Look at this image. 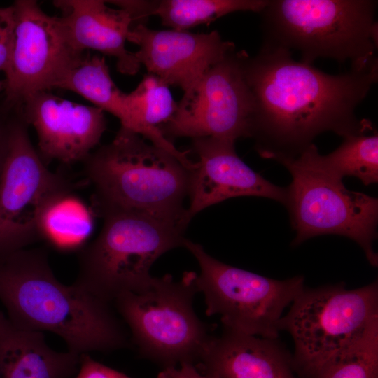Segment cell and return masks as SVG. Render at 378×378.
Listing matches in <instances>:
<instances>
[{
    "label": "cell",
    "instance_id": "obj_1",
    "mask_svg": "<svg viewBox=\"0 0 378 378\" xmlns=\"http://www.w3.org/2000/svg\"><path fill=\"white\" fill-rule=\"evenodd\" d=\"M244 73L255 105L251 137L263 158L281 162L298 156L319 134L342 138L374 130L356 110L378 80L377 58L368 66L329 74L296 61L291 52L262 44Z\"/></svg>",
    "mask_w": 378,
    "mask_h": 378
},
{
    "label": "cell",
    "instance_id": "obj_2",
    "mask_svg": "<svg viewBox=\"0 0 378 378\" xmlns=\"http://www.w3.org/2000/svg\"><path fill=\"white\" fill-rule=\"evenodd\" d=\"M0 301L16 326L60 337L78 355L127 347L130 337L113 305L55 276L48 251L24 248L0 257Z\"/></svg>",
    "mask_w": 378,
    "mask_h": 378
},
{
    "label": "cell",
    "instance_id": "obj_3",
    "mask_svg": "<svg viewBox=\"0 0 378 378\" xmlns=\"http://www.w3.org/2000/svg\"><path fill=\"white\" fill-rule=\"evenodd\" d=\"M83 162L94 189V211H135L188 225L192 218L183 202L192 169L167 150L120 127Z\"/></svg>",
    "mask_w": 378,
    "mask_h": 378
},
{
    "label": "cell",
    "instance_id": "obj_4",
    "mask_svg": "<svg viewBox=\"0 0 378 378\" xmlns=\"http://www.w3.org/2000/svg\"><path fill=\"white\" fill-rule=\"evenodd\" d=\"M377 1L269 0L260 13L262 44L298 51L301 62L334 59L362 69L377 57Z\"/></svg>",
    "mask_w": 378,
    "mask_h": 378
},
{
    "label": "cell",
    "instance_id": "obj_5",
    "mask_svg": "<svg viewBox=\"0 0 378 378\" xmlns=\"http://www.w3.org/2000/svg\"><path fill=\"white\" fill-rule=\"evenodd\" d=\"M98 236L78 251L75 284L113 303L120 294L144 288L153 263L164 253L183 247L188 226L153 216L105 210Z\"/></svg>",
    "mask_w": 378,
    "mask_h": 378
},
{
    "label": "cell",
    "instance_id": "obj_6",
    "mask_svg": "<svg viewBox=\"0 0 378 378\" xmlns=\"http://www.w3.org/2000/svg\"><path fill=\"white\" fill-rule=\"evenodd\" d=\"M291 175L284 206L295 231L293 245L323 234L346 237L360 246L369 263L378 266V200L348 190L324 164L314 144L298 156L279 162Z\"/></svg>",
    "mask_w": 378,
    "mask_h": 378
},
{
    "label": "cell",
    "instance_id": "obj_7",
    "mask_svg": "<svg viewBox=\"0 0 378 378\" xmlns=\"http://www.w3.org/2000/svg\"><path fill=\"white\" fill-rule=\"evenodd\" d=\"M197 276L185 272L179 280L168 274L153 276L144 288L123 293L112 303L139 354L164 368L195 365L211 337L192 306Z\"/></svg>",
    "mask_w": 378,
    "mask_h": 378
},
{
    "label": "cell",
    "instance_id": "obj_8",
    "mask_svg": "<svg viewBox=\"0 0 378 378\" xmlns=\"http://www.w3.org/2000/svg\"><path fill=\"white\" fill-rule=\"evenodd\" d=\"M378 318L377 281L356 289L343 283L306 288L280 321L294 342L293 360L300 378L321 371Z\"/></svg>",
    "mask_w": 378,
    "mask_h": 378
},
{
    "label": "cell",
    "instance_id": "obj_9",
    "mask_svg": "<svg viewBox=\"0 0 378 378\" xmlns=\"http://www.w3.org/2000/svg\"><path fill=\"white\" fill-rule=\"evenodd\" d=\"M183 247L198 262L196 285L208 316L219 315L223 328L232 331L278 338L284 309L305 288L302 276L274 279L222 262L188 239Z\"/></svg>",
    "mask_w": 378,
    "mask_h": 378
},
{
    "label": "cell",
    "instance_id": "obj_10",
    "mask_svg": "<svg viewBox=\"0 0 378 378\" xmlns=\"http://www.w3.org/2000/svg\"><path fill=\"white\" fill-rule=\"evenodd\" d=\"M74 189L63 174L48 169L31 144L25 122L10 124L0 180V257L41 241L44 211Z\"/></svg>",
    "mask_w": 378,
    "mask_h": 378
},
{
    "label": "cell",
    "instance_id": "obj_11",
    "mask_svg": "<svg viewBox=\"0 0 378 378\" xmlns=\"http://www.w3.org/2000/svg\"><path fill=\"white\" fill-rule=\"evenodd\" d=\"M245 53L229 52L183 94L173 116L158 126L167 140L213 137L236 142L251 137L255 105L244 76Z\"/></svg>",
    "mask_w": 378,
    "mask_h": 378
},
{
    "label": "cell",
    "instance_id": "obj_12",
    "mask_svg": "<svg viewBox=\"0 0 378 378\" xmlns=\"http://www.w3.org/2000/svg\"><path fill=\"white\" fill-rule=\"evenodd\" d=\"M15 31L6 75V100L21 106L30 94L57 87L85 52L73 44L60 18L46 13L34 0L13 4Z\"/></svg>",
    "mask_w": 378,
    "mask_h": 378
},
{
    "label": "cell",
    "instance_id": "obj_13",
    "mask_svg": "<svg viewBox=\"0 0 378 378\" xmlns=\"http://www.w3.org/2000/svg\"><path fill=\"white\" fill-rule=\"evenodd\" d=\"M127 41L137 45L134 53L148 73L169 86L181 88L184 94L192 92L214 64L235 50L217 31L195 34L187 31L154 30L145 24L132 27Z\"/></svg>",
    "mask_w": 378,
    "mask_h": 378
},
{
    "label": "cell",
    "instance_id": "obj_14",
    "mask_svg": "<svg viewBox=\"0 0 378 378\" xmlns=\"http://www.w3.org/2000/svg\"><path fill=\"white\" fill-rule=\"evenodd\" d=\"M20 106L24 122L36 130L38 152L47 164L52 160L66 164L83 162L106 130L102 109L62 99L49 90L30 94Z\"/></svg>",
    "mask_w": 378,
    "mask_h": 378
},
{
    "label": "cell",
    "instance_id": "obj_15",
    "mask_svg": "<svg viewBox=\"0 0 378 378\" xmlns=\"http://www.w3.org/2000/svg\"><path fill=\"white\" fill-rule=\"evenodd\" d=\"M192 146L198 161L190 175L188 210L191 218L236 197H266L284 204L286 188L274 185L248 166L238 156L235 141L199 137L192 139Z\"/></svg>",
    "mask_w": 378,
    "mask_h": 378
},
{
    "label": "cell",
    "instance_id": "obj_16",
    "mask_svg": "<svg viewBox=\"0 0 378 378\" xmlns=\"http://www.w3.org/2000/svg\"><path fill=\"white\" fill-rule=\"evenodd\" d=\"M195 366L218 378H300L291 355L277 340L223 328L211 336Z\"/></svg>",
    "mask_w": 378,
    "mask_h": 378
},
{
    "label": "cell",
    "instance_id": "obj_17",
    "mask_svg": "<svg viewBox=\"0 0 378 378\" xmlns=\"http://www.w3.org/2000/svg\"><path fill=\"white\" fill-rule=\"evenodd\" d=\"M60 18L74 46L82 52L94 50L116 59L119 72L136 74L140 63L125 47L133 20L128 11L112 8L100 0H57Z\"/></svg>",
    "mask_w": 378,
    "mask_h": 378
},
{
    "label": "cell",
    "instance_id": "obj_18",
    "mask_svg": "<svg viewBox=\"0 0 378 378\" xmlns=\"http://www.w3.org/2000/svg\"><path fill=\"white\" fill-rule=\"evenodd\" d=\"M80 355L51 349L41 332L20 328L0 310V370L2 378H70Z\"/></svg>",
    "mask_w": 378,
    "mask_h": 378
},
{
    "label": "cell",
    "instance_id": "obj_19",
    "mask_svg": "<svg viewBox=\"0 0 378 378\" xmlns=\"http://www.w3.org/2000/svg\"><path fill=\"white\" fill-rule=\"evenodd\" d=\"M94 212L74 191L60 195L41 216V241L58 251H78L92 232Z\"/></svg>",
    "mask_w": 378,
    "mask_h": 378
},
{
    "label": "cell",
    "instance_id": "obj_20",
    "mask_svg": "<svg viewBox=\"0 0 378 378\" xmlns=\"http://www.w3.org/2000/svg\"><path fill=\"white\" fill-rule=\"evenodd\" d=\"M57 88L80 94L94 106L117 117L121 125L127 118V93L114 83L103 57L84 52Z\"/></svg>",
    "mask_w": 378,
    "mask_h": 378
},
{
    "label": "cell",
    "instance_id": "obj_21",
    "mask_svg": "<svg viewBox=\"0 0 378 378\" xmlns=\"http://www.w3.org/2000/svg\"><path fill=\"white\" fill-rule=\"evenodd\" d=\"M269 0H162L155 1L153 15L172 29L186 31L209 24L237 11L260 13Z\"/></svg>",
    "mask_w": 378,
    "mask_h": 378
},
{
    "label": "cell",
    "instance_id": "obj_22",
    "mask_svg": "<svg viewBox=\"0 0 378 378\" xmlns=\"http://www.w3.org/2000/svg\"><path fill=\"white\" fill-rule=\"evenodd\" d=\"M326 167L343 178L353 176L364 185L378 182V133L376 130L351 134L330 153L323 155Z\"/></svg>",
    "mask_w": 378,
    "mask_h": 378
},
{
    "label": "cell",
    "instance_id": "obj_23",
    "mask_svg": "<svg viewBox=\"0 0 378 378\" xmlns=\"http://www.w3.org/2000/svg\"><path fill=\"white\" fill-rule=\"evenodd\" d=\"M317 378H378V318Z\"/></svg>",
    "mask_w": 378,
    "mask_h": 378
},
{
    "label": "cell",
    "instance_id": "obj_24",
    "mask_svg": "<svg viewBox=\"0 0 378 378\" xmlns=\"http://www.w3.org/2000/svg\"><path fill=\"white\" fill-rule=\"evenodd\" d=\"M15 18L13 5L0 7V71L6 73L13 46Z\"/></svg>",
    "mask_w": 378,
    "mask_h": 378
},
{
    "label": "cell",
    "instance_id": "obj_25",
    "mask_svg": "<svg viewBox=\"0 0 378 378\" xmlns=\"http://www.w3.org/2000/svg\"><path fill=\"white\" fill-rule=\"evenodd\" d=\"M78 369L76 378H130L94 360L88 354L80 355Z\"/></svg>",
    "mask_w": 378,
    "mask_h": 378
},
{
    "label": "cell",
    "instance_id": "obj_26",
    "mask_svg": "<svg viewBox=\"0 0 378 378\" xmlns=\"http://www.w3.org/2000/svg\"><path fill=\"white\" fill-rule=\"evenodd\" d=\"M158 378H218L201 374L195 365L191 363H183L176 366L167 367L158 374Z\"/></svg>",
    "mask_w": 378,
    "mask_h": 378
},
{
    "label": "cell",
    "instance_id": "obj_27",
    "mask_svg": "<svg viewBox=\"0 0 378 378\" xmlns=\"http://www.w3.org/2000/svg\"><path fill=\"white\" fill-rule=\"evenodd\" d=\"M8 133L9 125L4 127L0 125V180L6 156Z\"/></svg>",
    "mask_w": 378,
    "mask_h": 378
},
{
    "label": "cell",
    "instance_id": "obj_28",
    "mask_svg": "<svg viewBox=\"0 0 378 378\" xmlns=\"http://www.w3.org/2000/svg\"><path fill=\"white\" fill-rule=\"evenodd\" d=\"M5 88V82L4 80H0V92L4 90Z\"/></svg>",
    "mask_w": 378,
    "mask_h": 378
},
{
    "label": "cell",
    "instance_id": "obj_29",
    "mask_svg": "<svg viewBox=\"0 0 378 378\" xmlns=\"http://www.w3.org/2000/svg\"><path fill=\"white\" fill-rule=\"evenodd\" d=\"M0 378H2L1 374V370H0Z\"/></svg>",
    "mask_w": 378,
    "mask_h": 378
}]
</instances>
